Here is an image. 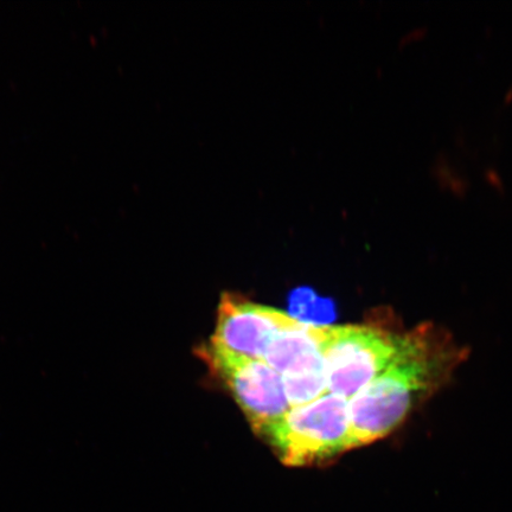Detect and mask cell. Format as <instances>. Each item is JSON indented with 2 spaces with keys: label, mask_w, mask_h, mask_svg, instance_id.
Here are the masks:
<instances>
[{
  "label": "cell",
  "mask_w": 512,
  "mask_h": 512,
  "mask_svg": "<svg viewBox=\"0 0 512 512\" xmlns=\"http://www.w3.org/2000/svg\"><path fill=\"white\" fill-rule=\"evenodd\" d=\"M467 355L443 326L421 323L406 331L389 366L349 400L351 450L398 430L452 380Z\"/></svg>",
  "instance_id": "obj_1"
},
{
  "label": "cell",
  "mask_w": 512,
  "mask_h": 512,
  "mask_svg": "<svg viewBox=\"0 0 512 512\" xmlns=\"http://www.w3.org/2000/svg\"><path fill=\"white\" fill-rule=\"evenodd\" d=\"M405 334L392 313L363 324L330 325L324 350L328 392L354 398L393 361Z\"/></svg>",
  "instance_id": "obj_2"
},
{
  "label": "cell",
  "mask_w": 512,
  "mask_h": 512,
  "mask_svg": "<svg viewBox=\"0 0 512 512\" xmlns=\"http://www.w3.org/2000/svg\"><path fill=\"white\" fill-rule=\"evenodd\" d=\"M262 438L286 466L330 463L351 451L349 401L328 393L292 408Z\"/></svg>",
  "instance_id": "obj_3"
},
{
  "label": "cell",
  "mask_w": 512,
  "mask_h": 512,
  "mask_svg": "<svg viewBox=\"0 0 512 512\" xmlns=\"http://www.w3.org/2000/svg\"><path fill=\"white\" fill-rule=\"evenodd\" d=\"M198 356L229 392L245 413L253 431L264 437L291 411L285 393L283 376L264 361L203 344Z\"/></svg>",
  "instance_id": "obj_4"
},
{
  "label": "cell",
  "mask_w": 512,
  "mask_h": 512,
  "mask_svg": "<svg viewBox=\"0 0 512 512\" xmlns=\"http://www.w3.org/2000/svg\"><path fill=\"white\" fill-rule=\"evenodd\" d=\"M297 320L273 307L249 302L239 294L223 293L210 344L235 355L264 361L272 339Z\"/></svg>",
  "instance_id": "obj_5"
},
{
  "label": "cell",
  "mask_w": 512,
  "mask_h": 512,
  "mask_svg": "<svg viewBox=\"0 0 512 512\" xmlns=\"http://www.w3.org/2000/svg\"><path fill=\"white\" fill-rule=\"evenodd\" d=\"M329 328L330 325L298 319L272 339L264 362L281 375L325 371L324 350Z\"/></svg>",
  "instance_id": "obj_6"
},
{
  "label": "cell",
  "mask_w": 512,
  "mask_h": 512,
  "mask_svg": "<svg viewBox=\"0 0 512 512\" xmlns=\"http://www.w3.org/2000/svg\"><path fill=\"white\" fill-rule=\"evenodd\" d=\"M281 376H283L285 393L291 409L309 405L329 393L324 370Z\"/></svg>",
  "instance_id": "obj_7"
}]
</instances>
